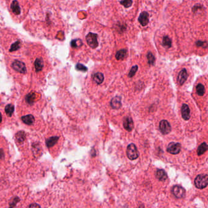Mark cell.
<instances>
[{
  "label": "cell",
  "mask_w": 208,
  "mask_h": 208,
  "mask_svg": "<svg viewBox=\"0 0 208 208\" xmlns=\"http://www.w3.org/2000/svg\"><path fill=\"white\" fill-rule=\"evenodd\" d=\"M138 69V66H134V67H132L131 69L130 70V72H129V77H132L135 75V74L137 72Z\"/></svg>",
  "instance_id": "cell-27"
},
{
  "label": "cell",
  "mask_w": 208,
  "mask_h": 208,
  "mask_svg": "<svg viewBox=\"0 0 208 208\" xmlns=\"http://www.w3.org/2000/svg\"><path fill=\"white\" fill-rule=\"evenodd\" d=\"M167 152L173 155H177L181 150V144L178 142H170L167 146Z\"/></svg>",
  "instance_id": "cell-6"
},
{
  "label": "cell",
  "mask_w": 208,
  "mask_h": 208,
  "mask_svg": "<svg viewBox=\"0 0 208 208\" xmlns=\"http://www.w3.org/2000/svg\"><path fill=\"white\" fill-rule=\"evenodd\" d=\"M71 46L73 48H77L82 45V41L80 40H73L71 42Z\"/></svg>",
  "instance_id": "cell-26"
},
{
  "label": "cell",
  "mask_w": 208,
  "mask_h": 208,
  "mask_svg": "<svg viewBox=\"0 0 208 208\" xmlns=\"http://www.w3.org/2000/svg\"><path fill=\"white\" fill-rule=\"evenodd\" d=\"M110 105L114 109H119L121 106V98L119 96L114 98L110 101Z\"/></svg>",
  "instance_id": "cell-13"
},
{
  "label": "cell",
  "mask_w": 208,
  "mask_h": 208,
  "mask_svg": "<svg viewBox=\"0 0 208 208\" xmlns=\"http://www.w3.org/2000/svg\"><path fill=\"white\" fill-rule=\"evenodd\" d=\"M2 120H3V116H2L1 113L0 112V124H1V122H2Z\"/></svg>",
  "instance_id": "cell-32"
},
{
  "label": "cell",
  "mask_w": 208,
  "mask_h": 208,
  "mask_svg": "<svg viewBox=\"0 0 208 208\" xmlns=\"http://www.w3.org/2000/svg\"><path fill=\"white\" fill-rule=\"evenodd\" d=\"M139 22L142 26H146L149 24V15L147 12H142L139 17Z\"/></svg>",
  "instance_id": "cell-9"
},
{
  "label": "cell",
  "mask_w": 208,
  "mask_h": 208,
  "mask_svg": "<svg viewBox=\"0 0 208 208\" xmlns=\"http://www.w3.org/2000/svg\"><path fill=\"white\" fill-rule=\"evenodd\" d=\"M139 208H144V206H143V205H142V204H141L140 206H139Z\"/></svg>",
  "instance_id": "cell-33"
},
{
  "label": "cell",
  "mask_w": 208,
  "mask_h": 208,
  "mask_svg": "<svg viewBox=\"0 0 208 208\" xmlns=\"http://www.w3.org/2000/svg\"><path fill=\"white\" fill-rule=\"evenodd\" d=\"M126 53H127V51L126 50L123 49V50H120L117 52V54L115 55V57L117 60L123 59L125 57Z\"/></svg>",
  "instance_id": "cell-22"
},
{
  "label": "cell",
  "mask_w": 208,
  "mask_h": 208,
  "mask_svg": "<svg viewBox=\"0 0 208 208\" xmlns=\"http://www.w3.org/2000/svg\"><path fill=\"white\" fill-rule=\"evenodd\" d=\"M188 72L186 69H182L179 73L178 76V80L179 85H183L188 79Z\"/></svg>",
  "instance_id": "cell-11"
},
{
  "label": "cell",
  "mask_w": 208,
  "mask_h": 208,
  "mask_svg": "<svg viewBox=\"0 0 208 208\" xmlns=\"http://www.w3.org/2000/svg\"><path fill=\"white\" fill-rule=\"evenodd\" d=\"M159 129L164 135L169 134L171 130V127L169 122L166 120H162L159 124Z\"/></svg>",
  "instance_id": "cell-8"
},
{
  "label": "cell",
  "mask_w": 208,
  "mask_h": 208,
  "mask_svg": "<svg viewBox=\"0 0 208 208\" xmlns=\"http://www.w3.org/2000/svg\"><path fill=\"white\" fill-rule=\"evenodd\" d=\"M22 120L24 123H25L27 125H32L34 122V118L32 115H26L25 116H23L21 118Z\"/></svg>",
  "instance_id": "cell-18"
},
{
  "label": "cell",
  "mask_w": 208,
  "mask_h": 208,
  "mask_svg": "<svg viewBox=\"0 0 208 208\" xmlns=\"http://www.w3.org/2000/svg\"><path fill=\"white\" fill-rule=\"evenodd\" d=\"M156 177L160 181H165L167 179V174L164 170L159 169L156 172Z\"/></svg>",
  "instance_id": "cell-15"
},
{
  "label": "cell",
  "mask_w": 208,
  "mask_h": 208,
  "mask_svg": "<svg viewBox=\"0 0 208 208\" xmlns=\"http://www.w3.org/2000/svg\"><path fill=\"white\" fill-rule=\"evenodd\" d=\"M87 43L90 48L95 49L98 46V35L97 34L90 32L86 37Z\"/></svg>",
  "instance_id": "cell-3"
},
{
  "label": "cell",
  "mask_w": 208,
  "mask_h": 208,
  "mask_svg": "<svg viewBox=\"0 0 208 208\" xmlns=\"http://www.w3.org/2000/svg\"><path fill=\"white\" fill-rule=\"evenodd\" d=\"M76 69L79 71H87V68L84 65H81V64H78L76 65Z\"/></svg>",
  "instance_id": "cell-28"
},
{
  "label": "cell",
  "mask_w": 208,
  "mask_h": 208,
  "mask_svg": "<svg viewBox=\"0 0 208 208\" xmlns=\"http://www.w3.org/2000/svg\"><path fill=\"white\" fill-rule=\"evenodd\" d=\"M196 91H197V93L199 96H203L205 93V86L201 83H199L196 87Z\"/></svg>",
  "instance_id": "cell-21"
},
{
  "label": "cell",
  "mask_w": 208,
  "mask_h": 208,
  "mask_svg": "<svg viewBox=\"0 0 208 208\" xmlns=\"http://www.w3.org/2000/svg\"><path fill=\"white\" fill-rule=\"evenodd\" d=\"M10 12L16 17H19L23 12V4H21L18 0H12L10 2Z\"/></svg>",
  "instance_id": "cell-1"
},
{
  "label": "cell",
  "mask_w": 208,
  "mask_h": 208,
  "mask_svg": "<svg viewBox=\"0 0 208 208\" xmlns=\"http://www.w3.org/2000/svg\"><path fill=\"white\" fill-rule=\"evenodd\" d=\"M28 208H40V206L38 204L34 203V204L31 205Z\"/></svg>",
  "instance_id": "cell-29"
},
{
  "label": "cell",
  "mask_w": 208,
  "mask_h": 208,
  "mask_svg": "<svg viewBox=\"0 0 208 208\" xmlns=\"http://www.w3.org/2000/svg\"><path fill=\"white\" fill-rule=\"evenodd\" d=\"M34 65H35V68H36V70L37 72L42 70L43 68V65H44L43 60L41 58L36 59L35 63H34Z\"/></svg>",
  "instance_id": "cell-16"
},
{
  "label": "cell",
  "mask_w": 208,
  "mask_h": 208,
  "mask_svg": "<svg viewBox=\"0 0 208 208\" xmlns=\"http://www.w3.org/2000/svg\"><path fill=\"white\" fill-rule=\"evenodd\" d=\"M123 126L124 128L126 129L127 131H130L132 129H134V122L132 119L131 118L127 117L125 119H124L123 121Z\"/></svg>",
  "instance_id": "cell-12"
},
{
  "label": "cell",
  "mask_w": 208,
  "mask_h": 208,
  "mask_svg": "<svg viewBox=\"0 0 208 208\" xmlns=\"http://www.w3.org/2000/svg\"><path fill=\"white\" fill-rule=\"evenodd\" d=\"M197 45L198 46H203L204 45V43H203V42H201V41H198V42H197Z\"/></svg>",
  "instance_id": "cell-31"
},
{
  "label": "cell",
  "mask_w": 208,
  "mask_h": 208,
  "mask_svg": "<svg viewBox=\"0 0 208 208\" xmlns=\"http://www.w3.org/2000/svg\"><path fill=\"white\" fill-rule=\"evenodd\" d=\"M147 59L149 60V63L151 65H153L155 62V58L151 52H149L147 54Z\"/></svg>",
  "instance_id": "cell-25"
},
{
  "label": "cell",
  "mask_w": 208,
  "mask_h": 208,
  "mask_svg": "<svg viewBox=\"0 0 208 208\" xmlns=\"http://www.w3.org/2000/svg\"><path fill=\"white\" fill-rule=\"evenodd\" d=\"M208 150V145L206 142L202 143L199 147L197 150V154L199 156L203 155L205 152H206Z\"/></svg>",
  "instance_id": "cell-20"
},
{
  "label": "cell",
  "mask_w": 208,
  "mask_h": 208,
  "mask_svg": "<svg viewBox=\"0 0 208 208\" xmlns=\"http://www.w3.org/2000/svg\"><path fill=\"white\" fill-rule=\"evenodd\" d=\"M181 115L183 118L188 120L190 119V109L188 105L187 104H183L181 107Z\"/></svg>",
  "instance_id": "cell-10"
},
{
  "label": "cell",
  "mask_w": 208,
  "mask_h": 208,
  "mask_svg": "<svg viewBox=\"0 0 208 208\" xmlns=\"http://www.w3.org/2000/svg\"><path fill=\"white\" fill-rule=\"evenodd\" d=\"M195 185L198 189H205L208 186V176L206 174H201L198 175L194 181Z\"/></svg>",
  "instance_id": "cell-2"
},
{
  "label": "cell",
  "mask_w": 208,
  "mask_h": 208,
  "mask_svg": "<svg viewBox=\"0 0 208 208\" xmlns=\"http://www.w3.org/2000/svg\"><path fill=\"white\" fill-rule=\"evenodd\" d=\"M11 67L14 70L21 74H25L26 72V68L25 64L20 60H14L11 64Z\"/></svg>",
  "instance_id": "cell-4"
},
{
  "label": "cell",
  "mask_w": 208,
  "mask_h": 208,
  "mask_svg": "<svg viewBox=\"0 0 208 208\" xmlns=\"http://www.w3.org/2000/svg\"><path fill=\"white\" fill-rule=\"evenodd\" d=\"M93 79L97 84H101L104 80V76L102 73L97 72L93 75Z\"/></svg>",
  "instance_id": "cell-19"
},
{
  "label": "cell",
  "mask_w": 208,
  "mask_h": 208,
  "mask_svg": "<svg viewBox=\"0 0 208 208\" xmlns=\"http://www.w3.org/2000/svg\"><path fill=\"white\" fill-rule=\"evenodd\" d=\"M4 151L2 149H0V159L4 158Z\"/></svg>",
  "instance_id": "cell-30"
},
{
  "label": "cell",
  "mask_w": 208,
  "mask_h": 208,
  "mask_svg": "<svg viewBox=\"0 0 208 208\" xmlns=\"http://www.w3.org/2000/svg\"><path fill=\"white\" fill-rule=\"evenodd\" d=\"M126 153L130 160H134L139 157V153L136 146L134 144H131L127 147Z\"/></svg>",
  "instance_id": "cell-5"
},
{
  "label": "cell",
  "mask_w": 208,
  "mask_h": 208,
  "mask_svg": "<svg viewBox=\"0 0 208 208\" xmlns=\"http://www.w3.org/2000/svg\"><path fill=\"white\" fill-rule=\"evenodd\" d=\"M162 45L166 49L170 48L171 47V45H172L171 39L170 38V37H169L168 35L164 36L163 38H162Z\"/></svg>",
  "instance_id": "cell-14"
},
{
  "label": "cell",
  "mask_w": 208,
  "mask_h": 208,
  "mask_svg": "<svg viewBox=\"0 0 208 208\" xmlns=\"http://www.w3.org/2000/svg\"><path fill=\"white\" fill-rule=\"evenodd\" d=\"M5 111H6V113L7 114V115L10 117L14 111V105L12 104H8L5 108Z\"/></svg>",
  "instance_id": "cell-24"
},
{
  "label": "cell",
  "mask_w": 208,
  "mask_h": 208,
  "mask_svg": "<svg viewBox=\"0 0 208 208\" xmlns=\"http://www.w3.org/2000/svg\"><path fill=\"white\" fill-rule=\"evenodd\" d=\"M120 3L125 8L128 9L132 5L133 1L132 0H121L120 1Z\"/></svg>",
  "instance_id": "cell-23"
},
{
  "label": "cell",
  "mask_w": 208,
  "mask_h": 208,
  "mask_svg": "<svg viewBox=\"0 0 208 208\" xmlns=\"http://www.w3.org/2000/svg\"><path fill=\"white\" fill-rule=\"evenodd\" d=\"M59 137L58 136H51L47 140V145L48 147H53L58 142Z\"/></svg>",
  "instance_id": "cell-17"
},
{
  "label": "cell",
  "mask_w": 208,
  "mask_h": 208,
  "mask_svg": "<svg viewBox=\"0 0 208 208\" xmlns=\"http://www.w3.org/2000/svg\"><path fill=\"white\" fill-rule=\"evenodd\" d=\"M172 193L177 198H183L185 197L186 190L183 187L176 185L172 188Z\"/></svg>",
  "instance_id": "cell-7"
}]
</instances>
